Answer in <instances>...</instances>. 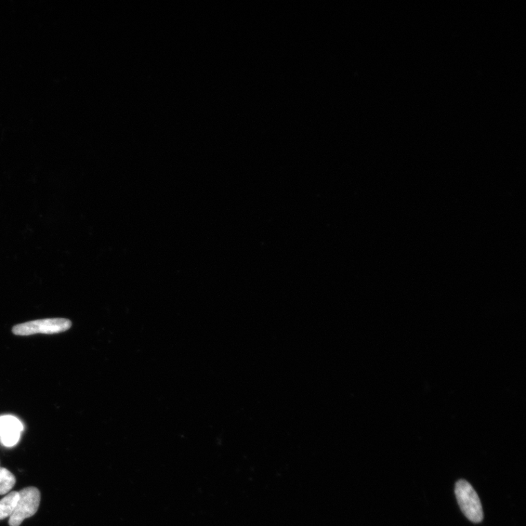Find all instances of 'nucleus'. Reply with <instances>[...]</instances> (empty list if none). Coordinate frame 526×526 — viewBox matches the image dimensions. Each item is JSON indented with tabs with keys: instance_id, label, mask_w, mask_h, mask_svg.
I'll use <instances>...</instances> for the list:
<instances>
[{
	"instance_id": "obj_5",
	"label": "nucleus",
	"mask_w": 526,
	"mask_h": 526,
	"mask_svg": "<svg viewBox=\"0 0 526 526\" xmlns=\"http://www.w3.org/2000/svg\"><path fill=\"white\" fill-rule=\"evenodd\" d=\"M19 499L17 491H12L0 500V520L10 518L15 512Z\"/></svg>"
},
{
	"instance_id": "obj_2",
	"label": "nucleus",
	"mask_w": 526,
	"mask_h": 526,
	"mask_svg": "<svg viewBox=\"0 0 526 526\" xmlns=\"http://www.w3.org/2000/svg\"><path fill=\"white\" fill-rule=\"evenodd\" d=\"M455 495L460 509L471 522L479 523L483 520V511L480 498L466 480H459L455 485Z\"/></svg>"
},
{
	"instance_id": "obj_6",
	"label": "nucleus",
	"mask_w": 526,
	"mask_h": 526,
	"mask_svg": "<svg viewBox=\"0 0 526 526\" xmlns=\"http://www.w3.org/2000/svg\"><path fill=\"white\" fill-rule=\"evenodd\" d=\"M15 475L6 468L0 467V495L8 493L16 484Z\"/></svg>"
},
{
	"instance_id": "obj_3",
	"label": "nucleus",
	"mask_w": 526,
	"mask_h": 526,
	"mask_svg": "<svg viewBox=\"0 0 526 526\" xmlns=\"http://www.w3.org/2000/svg\"><path fill=\"white\" fill-rule=\"evenodd\" d=\"M19 494L17 506L9 519L10 526H19L25 519L33 516L41 503V493L35 487L22 489Z\"/></svg>"
},
{
	"instance_id": "obj_1",
	"label": "nucleus",
	"mask_w": 526,
	"mask_h": 526,
	"mask_svg": "<svg viewBox=\"0 0 526 526\" xmlns=\"http://www.w3.org/2000/svg\"><path fill=\"white\" fill-rule=\"evenodd\" d=\"M72 327V322L64 318L37 320L19 324L12 327L16 336H28L35 334H56L65 332Z\"/></svg>"
},
{
	"instance_id": "obj_4",
	"label": "nucleus",
	"mask_w": 526,
	"mask_h": 526,
	"mask_svg": "<svg viewBox=\"0 0 526 526\" xmlns=\"http://www.w3.org/2000/svg\"><path fill=\"white\" fill-rule=\"evenodd\" d=\"M24 425L15 416H0V442L7 447L15 446L20 440Z\"/></svg>"
}]
</instances>
